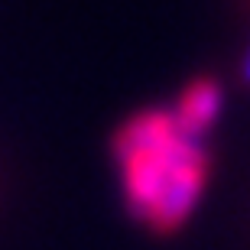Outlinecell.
<instances>
[{
  "label": "cell",
  "mask_w": 250,
  "mask_h": 250,
  "mask_svg": "<svg viewBox=\"0 0 250 250\" xmlns=\"http://www.w3.org/2000/svg\"><path fill=\"white\" fill-rule=\"evenodd\" d=\"M221 107H224L221 84L214 82V78H195L186 91H182L172 117H176L179 133H186L188 140H198V143H202V137L211 130V124L218 121Z\"/></svg>",
  "instance_id": "obj_1"
},
{
  "label": "cell",
  "mask_w": 250,
  "mask_h": 250,
  "mask_svg": "<svg viewBox=\"0 0 250 250\" xmlns=\"http://www.w3.org/2000/svg\"><path fill=\"white\" fill-rule=\"evenodd\" d=\"M241 82L250 88V46H247V52H244V59H241Z\"/></svg>",
  "instance_id": "obj_2"
}]
</instances>
